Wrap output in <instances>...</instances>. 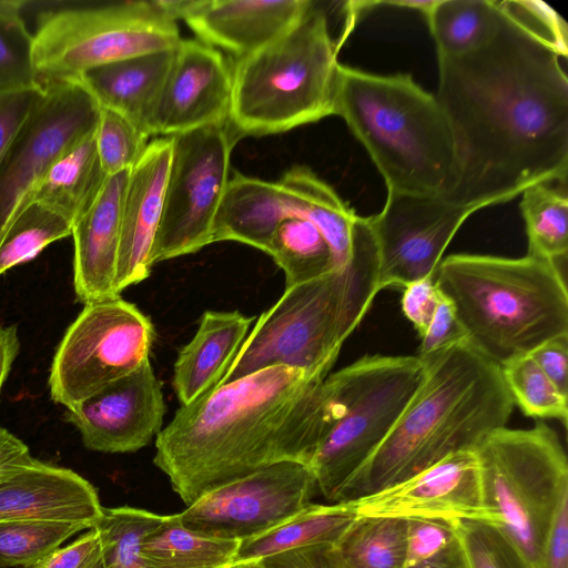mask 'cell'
<instances>
[{
  "label": "cell",
  "mask_w": 568,
  "mask_h": 568,
  "mask_svg": "<svg viewBox=\"0 0 568 568\" xmlns=\"http://www.w3.org/2000/svg\"><path fill=\"white\" fill-rule=\"evenodd\" d=\"M84 529L82 525L58 521L0 524V567L30 566Z\"/></svg>",
  "instance_id": "74e56055"
},
{
  "label": "cell",
  "mask_w": 568,
  "mask_h": 568,
  "mask_svg": "<svg viewBox=\"0 0 568 568\" xmlns=\"http://www.w3.org/2000/svg\"><path fill=\"white\" fill-rule=\"evenodd\" d=\"M433 280L453 304L467 342L498 366L568 335L567 285L556 263L453 254Z\"/></svg>",
  "instance_id": "277c9868"
},
{
  "label": "cell",
  "mask_w": 568,
  "mask_h": 568,
  "mask_svg": "<svg viewBox=\"0 0 568 568\" xmlns=\"http://www.w3.org/2000/svg\"><path fill=\"white\" fill-rule=\"evenodd\" d=\"M227 568H265L262 560L234 561Z\"/></svg>",
  "instance_id": "db71d44e"
},
{
  "label": "cell",
  "mask_w": 568,
  "mask_h": 568,
  "mask_svg": "<svg viewBox=\"0 0 568 568\" xmlns=\"http://www.w3.org/2000/svg\"><path fill=\"white\" fill-rule=\"evenodd\" d=\"M95 132L62 154L50 168L33 201L67 220L71 226L93 204L108 175L95 145Z\"/></svg>",
  "instance_id": "4316f807"
},
{
  "label": "cell",
  "mask_w": 568,
  "mask_h": 568,
  "mask_svg": "<svg viewBox=\"0 0 568 568\" xmlns=\"http://www.w3.org/2000/svg\"><path fill=\"white\" fill-rule=\"evenodd\" d=\"M347 402L333 374L267 367L181 406L158 434L153 462L190 506L271 464L310 465Z\"/></svg>",
  "instance_id": "7a4b0ae2"
},
{
  "label": "cell",
  "mask_w": 568,
  "mask_h": 568,
  "mask_svg": "<svg viewBox=\"0 0 568 568\" xmlns=\"http://www.w3.org/2000/svg\"><path fill=\"white\" fill-rule=\"evenodd\" d=\"M171 154L172 138H158L149 142L141 159L130 170L122 206L116 268L120 294L150 275L151 252L161 221Z\"/></svg>",
  "instance_id": "44dd1931"
},
{
  "label": "cell",
  "mask_w": 568,
  "mask_h": 568,
  "mask_svg": "<svg viewBox=\"0 0 568 568\" xmlns=\"http://www.w3.org/2000/svg\"><path fill=\"white\" fill-rule=\"evenodd\" d=\"M239 545L190 530L173 514L144 538L141 557L146 568H227Z\"/></svg>",
  "instance_id": "f1b7e54d"
},
{
  "label": "cell",
  "mask_w": 568,
  "mask_h": 568,
  "mask_svg": "<svg viewBox=\"0 0 568 568\" xmlns=\"http://www.w3.org/2000/svg\"><path fill=\"white\" fill-rule=\"evenodd\" d=\"M101 556L100 539L94 528L71 544L57 548L41 560L23 568H88Z\"/></svg>",
  "instance_id": "bcb514c9"
},
{
  "label": "cell",
  "mask_w": 568,
  "mask_h": 568,
  "mask_svg": "<svg viewBox=\"0 0 568 568\" xmlns=\"http://www.w3.org/2000/svg\"><path fill=\"white\" fill-rule=\"evenodd\" d=\"M346 503L357 517L496 524L483 503L475 450L449 455L400 483Z\"/></svg>",
  "instance_id": "2e32d148"
},
{
  "label": "cell",
  "mask_w": 568,
  "mask_h": 568,
  "mask_svg": "<svg viewBox=\"0 0 568 568\" xmlns=\"http://www.w3.org/2000/svg\"><path fill=\"white\" fill-rule=\"evenodd\" d=\"M265 568H343L332 544L311 545L262 559Z\"/></svg>",
  "instance_id": "7dc6e473"
},
{
  "label": "cell",
  "mask_w": 568,
  "mask_h": 568,
  "mask_svg": "<svg viewBox=\"0 0 568 568\" xmlns=\"http://www.w3.org/2000/svg\"><path fill=\"white\" fill-rule=\"evenodd\" d=\"M456 538L453 523L432 519L406 520L404 567L436 556Z\"/></svg>",
  "instance_id": "b9f144b4"
},
{
  "label": "cell",
  "mask_w": 568,
  "mask_h": 568,
  "mask_svg": "<svg viewBox=\"0 0 568 568\" xmlns=\"http://www.w3.org/2000/svg\"><path fill=\"white\" fill-rule=\"evenodd\" d=\"M20 342L16 325L0 327V393L18 356Z\"/></svg>",
  "instance_id": "816d5d0a"
},
{
  "label": "cell",
  "mask_w": 568,
  "mask_h": 568,
  "mask_svg": "<svg viewBox=\"0 0 568 568\" xmlns=\"http://www.w3.org/2000/svg\"><path fill=\"white\" fill-rule=\"evenodd\" d=\"M315 490L307 464L283 460L206 493L178 516L197 534L241 541L298 513Z\"/></svg>",
  "instance_id": "5bb4252c"
},
{
  "label": "cell",
  "mask_w": 568,
  "mask_h": 568,
  "mask_svg": "<svg viewBox=\"0 0 568 568\" xmlns=\"http://www.w3.org/2000/svg\"><path fill=\"white\" fill-rule=\"evenodd\" d=\"M425 377L372 456L333 503L353 501L400 483L449 455L475 450L506 427L514 400L500 366L467 341L423 361Z\"/></svg>",
  "instance_id": "3957f363"
},
{
  "label": "cell",
  "mask_w": 568,
  "mask_h": 568,
  "mask_svg": "<svg viewBox=\"0 0 568 568\" xmlns=\"http://www.w3.org/2000/svg\"><path fill=\"white\" fill-rule=\"evenodd\" d=\"M356 518L346 501L311 503L277 526L241 540L234 561L262 560L311 545H334Z\"/></svg>",
  "instance_id": "83f0119b"
},
{
  "label": "cell",
  "mask_w": 568,
  "mask_h": 568,
  "mask_svg": "<svg viewBox=\"0 0 568 568\" xmlns=\"http://www.w3.org/2000/svg\"><path fill=\"white\" fill-rule=\"evenodd\" d=\"M529 356L558 390L568 397V335L542 343Z\"/></svg>",
  "instance_id": "c3c4849f"
},
{
  "label": "cell",
  "mask_w": 568,
  "mask_h": 568,
  "mask_svg": "<svg viewBox=\"0 0 568 568\" xmlns=\"http://www.w3.org/2000/svg\"><path fill=\"white\" fill-rule=\"evenodd\" d=\"M499 7L503 18L487 43L437 55L436 98L457 156L443 199L477 211L536 184H567L568 79L560 54Z\"/></svg>",
  "instance_id": "6da1fadb"
},
{
  "label": "cell",
  "mask_w": 568,
  "mask_h": 568,
  "mask_svg": "<svg viewBox=\"0 0 568 568\" xmlns=\"http://www.w3.org/2000/svg\"><path fill=\"white\" fill-rule=\"evenodd\" d=\"M166 518L140 508H104L93 527L100 539L104 568H146L141 557L144 538Z\"/></svg>",
  "instance_id": "836d02e7"
},
{
  "label": "cell",
  "mask_w": 568,
  "mask_h": 568,
  "mask_svg": "<svg viewBox=\"0 0 568 568\" xmlns=\"http://www.w3.org/2000/svg\"><path fill=\"white\" fill-rule=\"evenodd\" d=\"M172 138L171 163L151 264L195 253L213 243L215 216L240 140L229 121Z\"/></svg>",
  "instance_id": "7c38bea8"
},
{
  "label": "cell",
  "mask_w": 568,
  "mask_h": 568,
  "mask_svg": "<svg viewBox=\"0 0 568 568\" xmlns=\"http://www.w3.org/2000/svg\"><path fill=\"white\" fill-rule=\"evenodd\" d=\"M102 511L95 488L71 469L33 458L0 477V524L58 521L90 529Z\"/></svg>",
  "instance_id": "d6986e66"
},
{
  "label": "cell",
  "mask_w": 568,
  "mask_h": 568,
  "mask_svg": "<svg viewBox=\"0 0 568 568\" xmlns=\"http://www.w3.org/2000/svg\"><path fill=\"white\" fill-rule=\"evenodd\" d=\"M426 18L437 55L456 57L487 43L498 30L503 11L493 0H435Z\"/></svg>",
  "instance_id": "f546056e"
},
{
  "label": "cell",
  "mask_w": 568,
  "mask_h": 568,
  "mask_svg": "<svg viewBox=\"0 0 568 568\" xmlns=\"http://www.w3.org/2000/svg\"><path fill=\"white\" fill-rule=\"evenodd\" d=\"M278 182L285 189L292 217L314 223L328 242L337 268L352 260L365 217L358 216L337 193L306 166H294Z\"/></svg>",
  "instance_id": "484cf974"
},
{
  "label": "cell",
  "mask_w": 568,
  "mask_h": 568,
  "mask_svg": "<svg viewBox=\"0 0 568 568\" xmlns=\"http://www.w3.org/2000/svg\"><path fill=\"white\" fill-rule=\"evenodd\" d=\"M483 503L531 568L542 567L546 538L568 493V460L557 433L542 422L500 428L475 449Z\"/></svg>",
  "instance_id": "ba28073f"
},
{
  "label": "cell",
  "mask_w": 568,
  "mask_h": 568,
  "mask_svg": "<svg viewBox=\"0 0 568 568\" xmlns=\"http://www.w3.org/2000/svg\"><path fill=\"white\" fill-rule=\"evenodd\" d=\"M500 371L514 404L526 416L554 418L567 425V396L558 390L529 355L504 364Z\"/></svg>",
  "instance_id": "d590c367"
},
{
  "label": "cell",
  "mask_w": 568,
  "mask_h": 568,
  "mask_svg": "<svg viewBox=\"0 0 568 568\" xmlns=\"http://www.w3.org/2000/svg\"><path fill=\"white\" fill-rule=\"evenodd\" d=\"M520 210L528 237L527 255L558 264L568 252L566 187L536 184L523 193Z\"/></svg>",
  "instance_id": "d6a6232c"
},
{
  "label": "cell",
  "mask_w": 568,
  "mask_h": 568,
  "mask_svg": "<svg viewBox=\"0 0 568 568\" xmlns=\"http://www.w3.org/2000/svg\"><path fill=\"white\" fill-rule=\"evenodd\" d=\"M406 520L357 517L333 545L343 568H404Z\"/></svg>",
  "instance_id": "4dcf8cb0"
},
{
  "label": "cell",
  "mask_w": 568,
  "mask_h": 568,
  "mask_svg": "<svg viewBox=\"0 0 568 568\" xmlns=\"http://www.w3.org/2000/svg\"><path fill=\"white\" fill-rule=\"evenodd\" d=\"M477 210L440 196L387 191L381 213L369 217L378 258V290L433 277L465 220Z\"/></svg>",
  "instance_id": "9a60e30c"
},
{
  "label": "cell",
  "mask_w": 568,
  "mask_h": 568,
  "mask_svg": "<svg viewBox=\"0 0 568 568\" xmlns=\"http://www.w3.org/2000/svg\"><path fill=\"white\" fill-rule=\"evenodd\" d=\"M88 568H104L102 556H100L94 562H92Z\"/></svg>",
  "instance_id": "11a10c76"
},
{
  "label": "cell",
  "mask_w": 568,
  "mask_h": 568,
  "mask_svg": "<svg viewBox=\"0 0 568 568\" xmlns=\"http://www.w3.org/2000/svg\"><path fill=\"white\" fill-rule=\"evenodd\" d=\"M231 100L232 64L220 50L182 39L153 113L152 135L173 136L224 123Z\"/></svg>",
  "instance_id": "ac0fdd59"
},
{
  "label": "cell",
  "mask_w": 568,
  "mask_h": 568,
  "mask_svg": "<svg viewBox=\"0 0 568 568\" xmlns=\"http://www.w3.org/2000/svg\"><path fill=\"white\" fill-rule=\"evenodd\" d=\"M312 3L311 0H191L181 19L197 40L237 60L285 33Z\"/></svg>",
  "instance_id": "ffe728a7"
},
{
  "label": "cell",
  "mask_w": 568,
  "mask_h": 568,
  "mask_svg": "<svg viewBox=\"0 0 568 568\" xmlns=\"http://www.w3.org/2000/svg\"><path fill=\"white\" fill-rule=\"evenodd\" d=\"M154 328L120 296L84 304L65 331L49 374L51 398L67 408L149 362Z\"/></svg>",
  "instance_id": "8fae6325"
},
{
  "label": "cell",
  "mask_w": 568,
  "mask_h": 568,
  "mask_svg": "<svg viewBox=\"0 0 568 568\" xmlns=\"http://www.w3.org/2000/svg\"><path fill=\"white\" fill-rule=\"evenodd\" d=\"M254 321L239 311H206L194 337L180 351L173 387L187 405L221 382Z\"/></svg>",
  "instance_id": "cb8c5ba5"
},
{
  "label": "cell",
  "mask_w": 568,
  "mask_h": 568,
  "mask_svg": "<svg viewBox=\"0 0 568 568\" xmlns=\"http://www.w3.org/2000/svg\"><path fill=\"white\" fill-rule=\"evenodd\" d=\"M440 297L442 293L433 277L410 283L404 287L402 310L419 336L429 325Z\"/></svg>",
  "instance_id": "f6af8a7d"
},
{
  "label": "cell",
  "mask_w": 568,
  "mask_h": 568,
  "mask_svg": "<svg viewBox=\"0 0 568 568\" xmlns=\"http://www.w3.org/2000/svg\"><path fill=\"white\" fill-rule=\"evenodd\" d=\"M345 368L347 406L308 465L327 503L383 443L426 374L416 355H366Z\"/></svg>",
  "instance_id": "30bf717a"
},
{
  "label": "cell",
  "mask_w": 568,
  "mask_h": 568,
  "mask_svg": "<svg viewBox=\"0 0 568 568\" xmlns=\"http://www.w3.org/2000/svg\"><path fill=\"white\" fill-rule=\"evenodd\" d=\"M292 217L282 184L235 173L219 206L212 241H235L267 253L277 225Z\"/></svg>",
  "instance_id": "d4e9b609"
},
{
  "label": "cell",
  "mask_w": 568,
  "mask_h": 568,
  "mask_svg": "<svg viewBox=\"0 0 568 568\" xmlns=\"http://www.w3.org/2000/svg\"><path fill=\"white\" fill-rule=\"evenodd\" d=\"M326 11L313 1L281 37L232 64L229 123L241 139L333 115L339 63Z\"/></svg>",
  "instance_id": "52a82bcc"
},
{
  "label": "cell",
  "mask_w": 568,
  "mask_h": 568,
  "mask_svg": "<svg viewBox=\"0 0 568 568\" xmlns=\"http://www.w3.org/2000/svg\"><path fill=\"white\" fill-rule=\"evenodd\" d=\"M44 93L41 84L0 90V162L43 100Z\"/></svg>",
  "instance_id": "60d3db41"
},
{
  "label": "cell",
  "mask_w": 568,
  "mask_h": 568,
  "mask_svg": "<svg viewBox=\"0 0 568 568\" xmlns=\"http://www.w3.org/2000/svg\"><path fill=\"white\" fill-rule=\"evenodd\" d=\"M24 4L0 0V90L40 84L33 60V34L21 16Z\"/></svg>",
  "instance_id": "8d00e7d4"
},
{
  "label": "cell",
  "mask_w": 568,
  "mask_h": 568,
  "mask_svg": "<svg viewBox=\"0 0 568 568\" xmlns=\"http://www.w3.org/2000/svg\"><path fill=\"white\" fill-rule=\"evenodd\" d=\"M500 6L567 57V26L561 17L540 1L506 0Z\"/></svg>",
  "instance_id": "7bdbcfd3"
},
{
  "label": "cell",
  "mask_w": 568,
  "mask_h": 568,
  "mask_svg": "<svg viewBox=\"0 0 568 568\" xmlns=\"http://www.w3.org/2000/svg\"><path fill=\"white\" fill-rule=\"evenodd\" d=\"M72 233L71 224L32 202L13 221L0 242V275L36 257L49 244Z\"/></svg>",
  "instance_id": "e575fe53"
},
{
  "label": "cell",
  "mask_w": 568,
  "mask_h": 568,
  "mask_svg": "<svg viewBox=\"0 0 568 568\" xmlns=\"http://www.w3.org/2000/svg\"><path fill=\"white\" fill-rule=\"evenodd\" d=\"M165 403L150 362L67 408L83 445L100 453H132L161 432Z\"/></svg>",
  "instance_id": "e0dca14e"
},
{
  "label": "cell",
  "mask_w": 568,
  "mask_h": 568,
  "mask_svg": "<svg viewBox=\"0 0 568 568\" xmlns=\"http://www.w3.org/2000/svg\"><path fill=\"white\" fill-rule=\"evenodd\" d=\"M378 292L377 250L365 217L351 262L286 287L260 316L219 385L273 366L328 375Z\"/></svg>",
  "instance_id": "8992f818"
},
{
  "label": "cell",
  "mask_w": 568,
  "mask_h": 568,
  "mask_svg": "<svg viewBox=\"0 0 568 568\" xmlns=\"http://www.w3.org/2000/svg\"><path fill=\"white\" fill-rule=\"evenodd\" d=\"M404 568H466V560L458 538L436 556Z\"/></svg>",
  "instance_id": "f5cc1de1"
},
{
  "label": "cell",
  "mask_w": 568,
  "mask_h": 568,
  "mask_svg": "<svg viewBox=\"0 0 568 568\" xmlns=\"http://www.w3.org/2000/svg\"><path fill=\"white\" fill-rule=\"evenodd\" d=\"M541 568H568V493L561 498L548 531Z\"/></svg>",
  "instance_id": "681fc988"
},
{
  "label": "cell",
  "mask_w": 568,
  "mask_h": 568,
  "mask_svg": "<svg viewBox=\"0 0 568 568\" xmlns=\"http://www.w3.org/2000/svg\"><path fill=\"white\" fill-rule=\"evenodd\" d=\"M33 458L20 438L0 426V477L21 468Z\"/></svg>",
  "instance_id": "f907efd6"
},
{
  "label": "cell",
  "mask_w": 568,
  "mask_h": 568,
  "mask_svg": "<svg viewBox=\"0 0 568 568\" xmlns=\"http://www.w3.org/2000/svg\"><path fill=\"white\" fill-rule=\"evenodd\" d=\"M94 136L98 156L108 176L130 171L149 144V138L132 122L103 108Z\"/></svg>",
  "instance_id": "ab89813d"
},
{
  "label": "cell",
  "mask_w": 568,
  "mask_h": 568,
  "mask_svg": "<svg viewBox=\"0 0 568 568\" xmlns=\"http://www.w3.org/2000/svg\"><path fill=\"white\" fill-rule=\"evenodd\" d=\"M333 114L364 145L387 191L440 197L449 191L455 138L436 95L410 74L378 75L339 64Z\"/></svg>",
  "instance_id": "5b68a950"
},
{
  "label": "cell",
  "mask_w": 568,
  "mask_h": 568,
  "mask_svg": "<svg viewBox=\"0 0 568 568\" xmlns=\"http://www.w3.org/2000/svg\"><path fill=\"white\" fill-rule=\"evenodd\" d=\"M463 341H467L466 333L453 304L442 294L435 314L420 336L416 356L426 361Z\"/></svg>",
  "instance_id": "ee69618b"
},
{
  "label": "cell",
  "mask_w": 568,
  "mask_h": 568,
  "mask_svg": "<svg viewBox=\"0 0 568 568\" xmlns=\"http://www.w3.org/2000/svg\"><path fill=\"white\" fill-rule=\"evenodd\" d=\"M267 254L284 271L286 287L337 268L333 251L322 232L303 217H288L277 225Z\"/></svg>",
  "instance_id": "1f68e13d"
},
{
  "label": "cell",
  "mask_w": 568,
  "mask_h": 568,
  "mask_svg": "<svg viewBox=\"0 0 568 568\" xmlns=\"http://www.w3.org/2000/svg\"><path fill=\"white\" fill-rule=\"evenodd\" d=\"M43 100L0 162V242L53 163L95 132L101 106L78 81L42 85Z\"/></svg>",
  "instance_id": "4fadbf2b"
},
{
  "label": "cell",
  "mask_w": 568,
  "mask_h": 568,
  "mask_svg": "<svg viewBox=\"0 0 568 568\" xmlns=\"http://www.w3.org/2000/svg\"><path fill=\"white\" fill-rule=\"evenodd\" d=\"M181 40L162 1L61 9L41 14L33 60L41 85L77 81L95 67L172 50Z\"/></svg>",
  "instance_id": "9c48e42d"
},
{
  "label": "cell",
  "mask_w": 568,
  "mask_h": 568,
  "mask_svg": "<svg viewBox=\"0 0 568 568\" xmlns=\"http://www.w3.org/2000/svg\"><path fill=\"white\" fill-rule=\"evenodd\" d=\"M129 174L123 171L108 176L91 207L72 225L73 284L83 304L120 296L116 268Z\"/></svg>",
  "instance_id": "7402d4cb"
},
{
  "label": "cell",
  "mask_w": 568,
  "mask_h": 568,
  "mask_svg": "<svg viewBox=\"0 0 568 568\" xmlns=\"http://www.w3.org/2000/svg\"><path fill=\"white\" fill-rule=\"evenodd\" d=\"M174 51L146 53L85 71L77 81L98 104L128 119L148 138Z\"/></svg>",
  "instance_id": "603a6c76"
},
{
  "label": "cell",
  "mask_w": 568,
  "mask_h": 568,
  "mask_svg": "<svg viewBox=\"0 0 568 568\" xmlns=\"http://www.w3.org/2000/svg\"><path fill=\"white\" fill-rule=\"evenodd\" d=\"M453 526L464 551L466 568H531L499 525L483 520H456Z\"/></svg>",
  "instance_id": "f35d334b"
}]
</instances>
